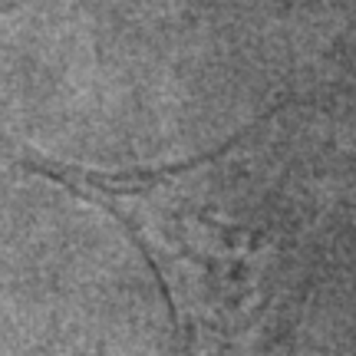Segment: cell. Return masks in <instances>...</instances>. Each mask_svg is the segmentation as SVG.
I'll return each instance as SVG.
<instances>
[{"instance_id": "cell-1", "label": "cell", "mask_w": 356, "mask_h": 356, "mask_svg": "<svg viewBox=\"0 0 356 356\" xmlns=\"http://www.w3.org/2000/svg\"><path fill=\"white\" fill-rule=\"evenodd\" d=\"M234 145L238 139L165 168L102 172L43 155H26L24 168L96 204L126 231L152 264L181 330H228L254 304L261 241L204 202L202 175Z\"/></svg>"}]
</instances>
